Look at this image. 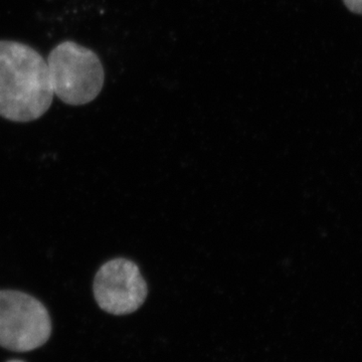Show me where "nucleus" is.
<instances>
[{"label": "nucleus", "instance_id": "nucleus-4", "mask_svg": "<svg viewBox=\"0 0 362 362\" xmlns=\"http://www.w3.org/2000/svg\"><path fill=\"white\" fill-rule=\"evenodd\" d=\"M93 292L102 310L113 315H127L142 306L148 290L134 262L117 258L98 270Z\"/></svg>", "mask_w": 362, "mask_h": 362}, {"label": "nucleus", "instance_id": "nucleus-3", "mask_svg": "<svg viewBox=\"0 0 362 362\" xmlns=\"http://www.w3.org/2000/svg\"><path fill=\"white\" fill-rule=\"evenodd\" d=\"M52 320L44 304L28 293L0 290V346L32 351L47 343Z\"/></svg>", "mask_w": 362, "mask_h": 362}, {"label": "nucleus", "instance_id": "nucleus-1", "mask_svg": "<svg viewBox=\"0 0 362 362\" xmlns=\"http://www.w3.org/2000/svg\"><path fill=\"white\" fill-rule=\"evenodd\" d=\"M54 96L47 59L30 45L0 40V116L13 122L37 120Z\"/></svg>", "mask_w": 362, "mask_h": 362}, {"label": "nucleus", "instance_id": "nucleus-5", "mask_svg": "<svg viewBox=\"0 0 362 362\" xmlns=\"http://www.w3.org/2000/svg\"><path fill=\"white\" fill-rule=\"evenodd\" d=\"M343 2L351 13L362 16V0H343Z\"/></svg>", "mask_w": 362, "mask_h": 362}, {"label": "nucleus", "instance_id": "nucleus-2", "mask_svg": "<svg viewBox=\"0 0 362 362\" xmlns=\"http://www.w3.org/2000/svg\"><path fill=\"white\" fill-rule=\"evenodd\" d=\"M54 96L71 106L94 101L102 89L105 71L96 52L71 40L61 42L47 59Z\"/></svg>", "mask_w": 362, "mask_h": 362}]
</instances>
